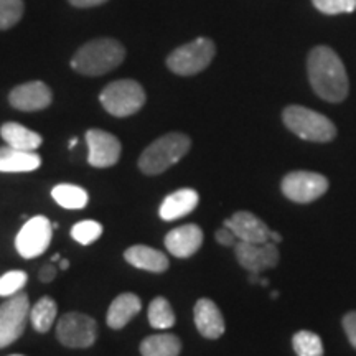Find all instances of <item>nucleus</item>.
Here are the masks:
<instances>
[{
  "instance_id": "f257e3e1",
  "label": "nucleus",
  "mask_w": 356,
  "mask_h": 356,
  "mask_svg": "<svg viewBox=\"0 0 356 356\" xmlns=\"http://www.w3.org/2000/svg\"><path fill=\"white\" fill-rule=\"evenodd\" d=\"M309 79L312 88L322 99L328 102H341L348 96V76L340 56L332 48L317 47L310 51Z\"/></svg>"
},
{
  "instance_id": "f03ea898",
  "label": "nucleus",
  "mask_w": 356,
  "mask_h": 356,
  "mask_svg": "<svg viewBox=\"0 0 356 356\" xmlns=\"http://www.w3.org/2000/svg\"><path fill=\"white\" fill-rule=\"evenodd\" d=\"M126 58V48L114 38H97L83 44L71 60V68L84 76H102L118 68Z\"/></svg>"
},
{
  "instance_id": "7ed1b4c3",
  "label": "nucleus",
  "mask_w": 356,
  "mask_h": 356,
  "mask_svg": "<svg viewBox=\"0 0 356 356\" xmlns=\"http://www.w3.org/2000/svg\"><path fill=\"white\" fill-rule=\"evenodd\" d=\"M191 140L181 132H170L154 140L139 157V168L145 175H159L180 162L188 154Z\"/></svg>"
},
{
  "instance_id": "20e7f679",
  "label": "nucleus",
  "mask_w": 356,
  "mask_h": 356,
  "mask_svg": "<svg viewBox=\"0 0 356 356\" xmlns=\"http://www.w3.org/2000/svg\"><path fill=\"white\" fill-rule=\"evenodd\" d=\"M282 119L289 131L304 140L330 142L337 136V127L330 119L304 106H289L284 109Z\"/></svg>"
},
{
  "instance_id": "39448f33",
  "label": "nucleus",
  "mask_w": 356,
  "mask_h": 356,
  "mask_svg": "<svg viewBox=\"0 0 356 356\" xmlns=\"http://www.w3.org/2000/svg\"><path fill=\"white\" fill-rule=\"evenodd\" d=\"M99 101L102 108L114 118H127L144 108L145 91L134 79H119L101 91Z\"/></svg>"
},
{
  "instance_id": "423d86ee",
  "label": "nucleus",
  "mask_w": 356,
  "mask_h": 356,
  "mask_svg": "<svg viewBox=\"0 0 356 356\" xmlns=\"http://www.w3.org/2000/svg\"><path fill=\"white\" fill-rule=\"evenodd\" d=\"M215 53V43L210 38H197L173 50L167 58V66L172 73L180 76H193L207 70Z\"/></svg>"
},
{
  "instance_id": "0eeeda50",
  "label": "nucleus",
  "mask_w": 356,
  "mask_h": 356,
  "mask_svg": "<svg viewBox=\"0 0 356 356\" xmlns=\"http://www.w3.org/2000/svg\"><path fill=\"white\" fill-rule=\"evenodd\" d=\"M30 305L26 293H15L0 304V350L15 343L24 335L30 320Z\"/></svg>"
},
{
  "instance_id": "6e6552de",
  "label": "nucleus",
  "mask_w": 356,
  "mask_h": 356,
  "mask_svg": "<svg viewBox=\"0 0 356 356\" xmlns=\"http://www.w3.org/2000/svg\"><path fill=\"white\" fill-rule=\"evenodd\" d=\"M56 338L66 348H89L97 338L96 320L79 312H68L58 320Z\"/></svg>"
},
{
  "instance_id": "1a4fd4ad",
  "label": "nucleus",
  "mask_w": 356,
  "mask_h": 356,
  "mask_svg": "<svg viewBox=\"0 0 356 356\" xmlns=\"http://www.w3.org/2000/svg\"><path fill=\"white\" fill-rule=\"evenodd\" d=\"M53 225L47 216H33L22 226L15 238V249L24 259L42 256L51 243Z\"/></svg>"
},
{
  "instance_id": "9d476101",
  "label": "nucleus",
  "mask_w": 356,
  "mask_h": 356,
  "mask_svg": "<svg viewBox=\"0 0 356 356\" xmlns=\"http://www.w3.org/2000/svg\"><path fill=\"white\" fill-rule=\"evenodd\" d=\"M280 188L293 203H312L327 193L328 180L322 173L297 170L282 178Z\"/></svg>"
},
{
  "instance_id": "9b49d317",
  "label": "nucleus",
  "mask_w": 356,
  "mask_h": 356,
  "mask_svg": "<svg viewBox=\"0 0 356 356\" xmlns=\"http://www.w3.org/2000/svg\"><path fill=\"white\" fill-rule=\"evenodd\" d=\"M236 259L249 274H261L267 269H273L279 262L277 244L267 241L262 244L238 241L234 246Z\"/></svg>"
},
{
  "instance_id": "f8f14e48",
  "label": "nucleus",
  "mask_w": 356,
  "mask_h": 356,
  "mask_svg": "<svg viewBox=\"0 0 356 356\" xmlns=\"http://www.w3.org/2000/svg\"><path fill=\"white\" fill-rule=\"evenodd\" d=\"M86 144L89 149L88 162L96 168H108L119 162L122 147L121 142L111 132L101 129H89L86 132Z\"/></svg>"
},
{
  "instance_id": "ddd939ff",
  "label": "nucleus",
  "mask_w": 356,
  "mask_h": 356,
  "mask_svg": "<svg viewBox=\"0 0 356 356\" xmlns=\"http://www.w3.org/2000/svg\"><path fill=\"white\" fill-rule=\"evenodd\" d=\"M51 89L43 81H30L20 86L13 88L8 95V102L12 108L24 111V113H33L42 111L51 104Z\"/></svg>"
},
{
  "instance_id": "4468645a",
  "label": "nucleus",
  "mask_w": 356,
  "mask_h": 356,
  "mask_svg": "<svg viewBox=\"0 0 356 356\" xmlns=\"http://www.w3.org/2000/svg\"><path fill=\"white\" fill-rule=\"evenodd\" d=\"M165 248L172 256L186 259L197 254L203 244V231L198 225H184L173 228L165 236Z\"/></svg>"
},
{
  "instance_id": "2eb2a0df",
  "label": "nucleus",
  "mask_w": 356,
  "mask_h": 356,
  "mask_svg": "<svg viewBox=\"0 0 356 356\" xmlns=\"http://www.w3.org/2000/svg\"><path fill=\"white\" fill-rule=\"evenodd\" d=\"M225 226L234 231L239 241L262 244L269 241L270 228L264 221L259 220L251 211H238L233 216L225 220Z\"/></svg>"
},
{
  "instance_id": "dca6fc26",
  "label": "nucleus",
  "mask_w": 356,
  "mask_h": 356,
  "mask_svg": "<svg viewBox=\"0 0 356 356\" xmlns=\"http://www.w3.org/2000/svg\"><path fill=\"white\" fill-rule=\"evenodd\" d=\"M193 315L195 325H197L202 337L210 338V340H216V338L222 337V333L226 330V325L220 307L215 302L210 299H200L195 304Z\"/></svg>"
},
{
  "instance_id": "f3484780",
  "label": "nucleus",
  "mask_w": 356,
  "mask_h": 356,
  "mask_svg": "<svg viewBox=\"0 0 356 356\" xmlns=\"http://www.w3.org/2000/svg\"><path fill=\"white\" fill-rule=\"evenodd\" d=\"M200 197L193 188H180L168 195L159 208V215L163 221H175L190 215L198 207Z\"/></svg>"
},
{
  "instance_id": "a211bd4d",
  "label": "nucleus",
  "mask_w": 356,
  "mask_h": 356,
  "mask_svg": "<svg viewBox=\"0 0 356 356\" xmlns=\"http://www.w3.org/2000/svg\"><path fill=\"white\" fill-rule=\"evenodd\" d=\"M140 310L142 300L136 296V293H119V296L111 302L108 315H106V322H108V327L113 328V330H121V328L126 327Z\"/></svg>"
},
{
  "instance_id": "6ab92c4d",
  "label": "nucleus",
  "mask_w": 356,
  "mask_h": 356,
  "mask_svg": "<svg viewBox=\"0 0 356 356\" xmlns=\"http://www.w3.org/2000/svg\"><path fill=\"white\" fill-rule=\"evenodd\" d=\"M124 259H126L131 266L137 267V269L149 270V273L155 274L165 273L168 266H170V261H168L167 254H163L159 249L144 246V244H137V246L129 248L127 251L124 252Z\"/></svg>"
},
{
  "instance_id": "aec40b11",
  "label": "nucleus",
  "mask_w": 356,
  "mask_h": 356,
  "mask_svg": "<svg viewBox=\"0 0 356 356\" xmlns=\"http://www.w3.org/2000/svg\"><path fill=\"white\" fill-rule=\"evenodd\" d=\"M42 165V157L30 150L13 149L10 145L0 147V172L22 173L33 172Z\"/></svg>"
},
{
  "instance_id": "412c9836",
  "label": "nucleus",
  "mask_w": 356,
  "mask_h": 356,
  "mask_svg": "<svg viewBox=\"0 0 356 356\" xmlns=\"http://www.w3.org/2000/svg\"><path fill=\"white\" fill-rule=\"evenodd\" d=\"M0 137L6 140L7 145L13 147V149L30 150V152H35L43 142L42 136L38 132L30 131V129H26L19 122L3 124L0 127Z\"/></svg>"
},
{
  "instance_id": "4be33fe9",
  "label": "nucleus",
  "mask_w": 356,
  "mask_h": 356,
  "mask_svg": "<svg viewBox=\"0 0 356 356\" xmlns=\"http://www.w3.org/2000/svg\"><path fill=\"white\" fill-rule=\"evenodd\" d=\"M142 356H180L181 341L173 333L150 335L140 343Z\"/></svg>"
},
{
  "instance_id": "5701e85b",
  "label": "nucleus",
  "mask_w": 356,
  "mask_h": 356,
  "mask_svg": "<svg viewBox=\"0 0 356 356\" xmlns=\"http://www.w3.org/2000/svg\"><path fill=\"white\" fill-rule=\"evenodd\" d=\"M51 198L61 208H66V210H83L89 202L88 191L83 186L71 184H61L53 186Z\"/></svg>"
},
{
  "instance_id": "b1692460",
  "label": "nucleus",
  "mask_w": 356,
  "mask_h": 356,
  "mask_svg": "<svg viewBox=\"0 0 356 356\" xmlns=\"http://www.w3.org/2000/svg\"><path fill=\"white\" fill-rule=\"evenodd\" d=\"M58 315V305L51 297H42L30 309V322L38 333H47L55 323Z\"/></svg>"
},
{
  "instance_id": "393cba45",
  "label": "nucleus",
  "mask_w": 356,
  "mask_h": 356,
  "mask_svg": "<svg viewBox=\"0 0 356 356\" xmlns=\"http://www.w3.org/2000/svg\"><path fill=\"white\" fill-rule=\"evenodd\" d=\"M149 323L157 330H168L175 325V312L165 297H155L149 305Z\"/></svg>"
},
{
  "instance_id": "a878e982",
  "label": "nucleus",
  "mask_w": 356,
  "mask_h": 356,
  "mask_svg": "<svg viewBox=\"0 0 356 356\" xmlns=\"http://www.w3.org/2000/svg\"><path fill=\"white\" fill-rule=\"evenodd\" d=\"M292 346L297 356H323V343L314 332H297L292 338Z\"/></svg>"
},
{
  "instance_id": "bb28decb",
  "label": "nucleus",
  "mask_w": 356,
  "mask_h": 356,
  "mask_svg": "<svg viewBox=\"0 0 356 356\" xmlns=\"http://www.w3.org/2000/svg\"><path fill=\"white\" fill-rule=\"evenodd\" d=\"M102 231L104 229H102L101 222L84 220L76 222V225L71 228V238H73L74 241H78L79 244H83V246H89V244H92L101 238Z\"/></svg>"
},
{
  "instance_id": "cd10ccee",
  "label": "nucleus",
  "mask_w": 356,
  "mask_h": 356,
  "mask_svg": "<svg viewBox=\"0 0 356 356\" xmlns=\"http://www.w3.org/2000/svg\"><path fill=\"white\" fill-rule=\"evenodd\" d=\"M24 17V0H0V30H8Z\"/></svg>"
},
{
  "instance_id": "c85d7f7f",
  "label": "nucleus",
  "mask_w": 356,
  "mask_h": 356,
  "mask_svg": "<svg viewBox=\"0 0 356 356\" xmlns=\"http://www.w3.org/2000/svg\"><path fill=\"white\" fill-rule=\"evenodd\" d=\"M29 275L24 270H8L0 277V297H8L19 293L26 286Z\"/></svg>"
},
{
  "instance_id": "c756f323",
  "label": "nucleus",
  "mask_w": 356,
  "mask_h": 356,
  "mask_svg": "<svg viewBox=\"0 0 356 356\" xmlns=\"http://www.w3.org/2000/svg\"><path fill=\"white\" fill-rule=\"evenodd\" d=\"M317 10L327 15L351 13L356 10V0H312Z\"/></svg>"
},
{
  "instance_id": "7c9ffc66",
  "label": "nucleus",
  "mask_w": 356,
  "mask_h": 356,
  "mask_svg": "<svg viewBox=\"0 0 356 356\" xmlns=\"http://www.w3.org/2000/svg\"><path fill=\"white\" fill-rule=\"evenodd\" d=\"M215 239H216V243L218 244H221V246H236V244H238V236L234 234V231L231 229V228H228V226H225L222 225V228H220L215 233Z\"/></svg>"
},
{
  "instance_id": "2f4dec72",
  "label": "nucleus",
  "mask_w": 356,
  "mask_h": 356,
  "mask_svg": "<svg viewBox=\"0 0 356 356\" xmlns=\"http://www.w3.org/2000/svg\"><path fill=\"white\" fill-rule=\"evenodd\" d=\"M343 328L346 332V337H348L350 343L356 348V312H350V314L345 315Z\"/></svg>"
},
{
  "instance_id": "473e14b6",
  "label": "nucleus",
  "mask_w": 356,
  "mask_h": 356,
  "mask_svg": "<svg viewBox=\"0 0 356 356\" xmlns=\"http://www.w3.org/2000/svg\"><path fill=\"white\" fill-rule=\"evenodd\" d=\"M56 274H58L56 267L53 266V264H47V266H43L42 269H40L38 279L42 280L43 284H48V282H53V280H55Z\"/></svg>"
},
{
  "instance_id": "72a5a7b5",
  "label": "nucleus",
  "mask_w": 356,
  "mask_h": 356,
  "mask_svg": "<svg viewBox=\"0 0 356 356\" xmlns=\"http://www.w3.org/2000/svg\"><path fill=\"white\" fill-rule=\"evenodd\" d=\"M108 0H70L71 6L79 7V8H88V7H96L101 3H106Z\"/></svg>"
},
{
  "instance_id": "f704fd0d",
  "label": "nucleus",
  "mask_w": 356,
  "mask_h": 356,
  "mask_svg": "<svg viewBox=\"0 0 356 356\" xmlns=\"http://www.w3.org/2000/svg\"><path fill=\"white\" fill-rule=\"evenodd\" d=\"M269 241H273V243H275V244L282 243V236H280L279 233H275V231L270 229V231H269Z\"/></svg>"
},
{
  "instance_id": "c9c22d12",
  "label": "nucleus",
  "mask_w": 356,
  "mask_h": 356,
  "mask_svg": "<svg viewBox=\"0 0 356 356\" xmlns=\"http://www.w3.org/2000/svg\"><path fill=\"white\" fill-rule=\"evenodd\" d=\"M60 267H61V270H68L70 261H68V259H61V261H60Z\"/></svg>"
},
{
  "instance_id": "e433bc0d",
  "label": "nucleus",
  "mask_w": 356,
  "mask_h": 356,
  "mask_svg": "<svg viewBox=\"0 0 356 356\" xmlns=\"http://www.w3.org/2000/svg\"><path fill=\"white\" fill-rule=\"evenodd\" d=\"M61 261V256L60 254H53L51 256V262H60Z\"/></svg>"
},
{
  "instance_id": "4c0bfd02",
  "label": "nucleus",
  "mask_w": 356,
  "mask_h": 356,
  "mask_svg": "<svg viewBox=\"0 0 356 356\" xmlns=\"http://www.w3.org/2000/svg\"><path fill=\"white\" fill-rule=\"evenodd\" d=\"M76 144H78V139H71L70 140V149H73V147L76 145Z\"/></svg>"
},
{
  "instance_id": "58836bf2",
  "label": "nucleus",
  "mask_w": 356,
  "mask_h": 356,
  "mask_svg": "<svg viewBox=\"0 0 356 356\" xmlns=\"http://www.w3.org/2000/svg\"><path fill=\"white\" fill-rule=\"evenodd\" d=\"M8 356H24V355H8Z\"/></svg>"
}]
</instances>
